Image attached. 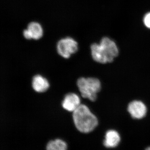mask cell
I'll use <instances>...</instances> for the list:
<instances>
[{
  "instance_id": "cell-10",
  "label": "cell",
  "mask_w": 150,
  "mask_h": 150,
  "mask_svg": "<svg viewBox=\"0 0 150 150\" xmlns=\"http://www.w3.org/2000/svg\"><path fill=\"white\" fill-rule=\"evenodd\" d=\"M67 144L62 140L57 139L48 142L46 146L47 150H67Z\"/></svg>"
},
{
  "instance_id": "cell-8",
  "label": "cell",
  "mask_w": 150,
  "mask_h": 150,
  "mask_svg": "<svg viewBox=\"0 0 150 150\" xmlns=\"http://www.w3.org/2000/svg\"><path fill=\"white\" fill-rule=\"evenodd\" d=\"M103 144L107 148H112L117 146L121 141V136L119 132L114 129L108 130L105 134Z\"/></svg>"
},
{
  "instance_id": "cell-7",
  "label": "cell",
  "mask_w": 150,
  "mask_h": 150,
  "mask_svg": "<svg viewBox=\"0 0 150 150\" xmlns=\"http://www.w3.org/2000/svg\"><path fill=\"white\" fill-rule=\"evenodd\" d=\"M43 30L41 25L35 22L30 23L28 25L27 29L23 31V36L28 40H38L43 36Z\"/></svg>"
},
{
  "instance_id": "cell-4",
  "label": "cell",
  "mask_w": 150,
  "mask_h": 150,
  "mask_svg": "<svg viewBox=\"0 0 150 150\" xmlns=\"http://www.w3.org/2000/svg\"><path fill=\"white\" fill-rule=\"evenodd\" d=\"M57 50L60 56L64 59H69L72 54L78 51L77 42L71 38H63L57 43Z\"/></svg>"
},
{
  "instance_id": "cell-11",
  "label": "cell",
  "mask_w": 150,
  "mask_h": 150,
  "mask_svg": "<svg viewBox=\"0 0 150 150\" xmlns=\"http://www.w3.org/2000/svg\"><path fill=\"white\" fill-rule=\"evenodd\" d=\"M144 23L146 27L150 29V12L145 15L144 19Z\"/></svg>"
},
{
  "instance_id": "cell-2",
  "label": "cell",
  "mask_w": 150,
  "mask_h": 150,
  "mask_svg": "<svg viewBox=\"0 0 150 150\" xmlns=\"http://www.w3.org/2000/svg\"><path fill=\"white\" fill-rule=\"evenodd\" d=\"M72 117L76 128L82 133H91L99 125L97 116L85 104H81L73 112Z\"/></svg>"
},
{
  "instance_id": "cell-6",
  "label": "cell",
  "mask_w": 150,
  "mask_h": 150,
  "mask_svg": "<svg viewBox=\"0 0 150 150\" xmlns=\"http://www.w3.org/2000/svg\"><path fill=\"white\" fill-rule=\"evenodd\" d=\"M81 99L76 94L69 93L64 97L62 103V107L69 112H74L80 105Z\"/></svg>"
},
{
  "instance_id": "cell-5",
  "label": "cell",
  "mask_w": 150,
  "mask_h": 150,
  "mask_svg": "<svg viewBox=\"0 0 150 150\" xmlns=\"http://www.w3.org/2000/svg\"><path fill=\"white\" fill-rule=\"evenodd\" d=\"M127 109L131 118L138 120L145 118L148 111L146 105L140 100H134L131 101L128 104Z\"/></svg>"
},
{
  "instance_id": "cell-12",
  "label": "cell",
  "mask_w": 150,
  "mask_h": 150,
  "mask_svg": "<svg viewBox=\"0 0 150 150\" xmlns=\"http://www.w3.org/2000/svg\"><path fill=\"white\" fill-rule=\"evenodd\" d=\"M146 150H150V146L147 148L146 149Z\"/></svg>"
},
{
  "instance_id": "cell-1",
  "label": "cell",
  "mask_w": 150,
  "mask_h": 150,
  "mask_svg": "<svg viewBox=\"0 0 150 150\" xmlns=\"http://www.w3.org/2000/svg\"><path fill=\"white\" fill-rule=\"evenodd\" d=\"M90 49L92 59L101 64L112 63L120 54L117 44L108 37L103 38L99 44L93 43Z\"/></svg>"
},
{
  "instance_id": "cell-9",
  "label": "cell",
  "mask_w": 150,
  "mask_h": 150,
  "mask_svg": "<svg viewBox=\"0 0 150 150\" xmlns=\"http://www.w3.org/2000/svg\"><path fill=\"white\" fill-rule=\"evenodd\" d=\"M31 85L33 90L38 93L45 92L50 87V84L47 79L39 74L33 76Z\"/></svg>"
},
{
  "instance_id": "cell-3",
  "label": "cell",
  "mask_w": 150,
  "mask_h": 150,
  "mask_svg": "<svg viewBox=\"0 0 150 150\" xmlns=\"http://www.w3.org/2000/svg\"><path fill=\"white\" fill-rule=\"evenodd\" d=\"M76 84L82 97L92 102L96 101L102 89L101 81L95 77H81Z\"/></svg>"
}]
</instances>
